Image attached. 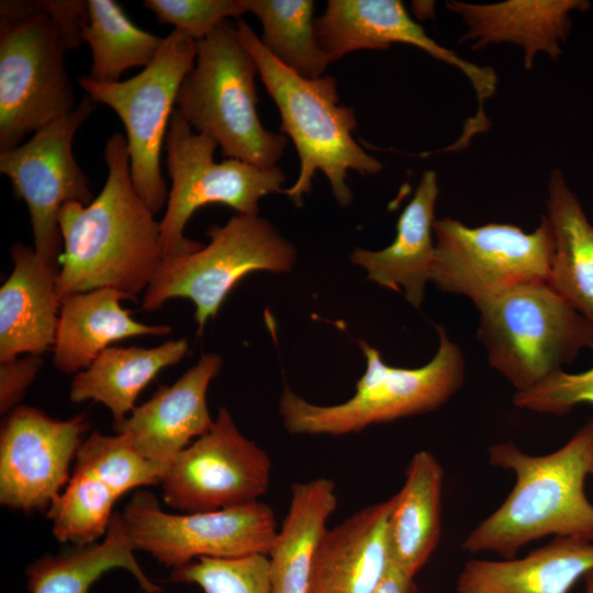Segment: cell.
I'll return each mask as SVG.
<instances>
[{
    "label": "cell",
    "mask_w": 593,
    "mask_h": 593,
    "mask_svg": "<svg viewBox=\"0 0 593 593\" xmlns=\"http://www.w3.org/2000/svg\"><path fill=\"white\" fill-rule=\"evenodd\" d=\"M107 181L88 205L65 203L58 213L63 254L56 278L60 302L101 288L145 292L159 268L160 226L135 190L125 136L107 141Z\"/></svg>",
    "instance_id": "obj_1"
},
{
    "label": "cell",
    "mask_w": 593,
    "mask_h": 593,
    "mask_svg": "<svg viewBox=\"0 0 593 593\" xmlns=\"http://www.w3.org/2000/svg\"><path fill=\"white\" fill-rule=\"evenodd\" d=\"M488 456L491 466L514 473L515 484L469 533L465 550L512 559L525 545L550 535L593 541V504L584 491L593 462V418L553 452L534 456L505 441L490 446Z\"/></svg>",
    "instance_id": "obj_2"
},
{
    "label": "cell",
    "mask_w": 593,
    "mask_h": 593,
    "mask_svg": "<svg viewBox=\"0 0 593 593\" xmlns=\"http://www.w3.org/2000/svg\"><path fill=\"white\" fill-rule=\"evenodd\" d=\"M240 42L254 57L261 80L278 107L280 132L293 141L300 158L296 181L282 190L296 205L311 191L317 170L327 178L332 193L342 208L353 200L346 183L347 172L363 176L382 170L380 160L354 139L357 120L353 108L340 104L334 77L305 79L278 61L243 20L236 24Z\"/></svg>",
    "instance_id": "obj_3"
},
{
    "label": "cell",
    "mask_w": 593,
    "mask_h": 593,
    "mask_svg": "<svg viewBox=\"0 0 593 593\" xmlns=\"http://www.w3.org/2000/svg\"><path fill=\"white\" fill-rule=\"evenodd\" d=\"M439 344L433 359L418 368L388 365L367 342L359 346L367 366L354 395L335 405L305 401L284 387L279 412L291 434L345 435L372 424L428 413L443 406L465 382V357L446 329L435 325Z\"/></svg>",
    "instance_id": "obj_4"
},
{
    "label": "cell",
    "mask_w": 593,
    "mask_h": 593,
    "mask_svg": "<svg viewBox=\"0 0 593 593\" xmlns=\"http://www.w3.org/2000/svg\"><path fill=\"white\" fill-rule=\"evenodd\" d=\"M197 58L177 96V111L227 158L264 169L277 167L286 135L261 124L256 105L258 66L228 21L197 41Z\"/></svg>",
    "instance_id": "obj_5"
},
{
    "label": "cell",
    "mask_w": 593,
    "mask_h": 593,
    "mask_svg": "<svg viewBox=\"0 0 593 593\" xmlns=\"http://www.w3.org/2000/svg\"><path fill=\"white\" fill-rule=\"evenodd\" d=\"M477 338L488 361L514 388L527 390L593 349V322L548 282H534L484 301Z\"/></svg>",
    "instance_id": "obj_6"
},
{
    "label": "cell",
    "mask_w": 593,
    "mask_h": 593,
    "mask_svg": "<svg viewBox=\"0 0 593 593\" xmlns=\"http://www.w3.org/2000/svg\"><path fill=\"white\" fill-rule=\"evenodd\" d=\"M66 51L38 1L0 2V152L77 107Z\"/></svg>",
    "instance_id": "obj_7"
},
{
    "label": "cell",
    "mask_w": 593,
    "mask_h": 593,
    "mask_svg": "<svg viewBox=\"0 0 593 593\" xmlns=\"http://www.w3.org/2000/svg\"><path fill=\"white\" fill-rule=\"evenodd\" d=\"M206 235V246L161 261L142 301V309L153 312L170 299H189L195 307L198 334L249 272H286L295 262L292 244L258 214L238 213L223 226L210 227Z\"/></svg>",
    "instance_id": "obj_8"
},
{
    "label": "cell",
    "mask_w": 593,
    "mask_h": 593,
    "mask_svg": "<svg viewBox=\"0 0 593 593\" xmlns=\"http://www.w3.org/2000/svg\"><path fill=\"white\" fill-rule=\"evenodd\" d=\"M217 143L193 133L175 109L166 139V167L171 180L166 211L159 222L163 260L189 255L203 244L183 236V230L200 208L225 204L239 214H258V202L269 193L282 192L286 175L281 168L264 169L227 158L214 160Z\"/></svg>",
    "instance_id": "obj_9"
},
{
    "label": "cell",
    "mask_w": 593,
    "mask_h": 593,
    "mask_svg": "<svg viewBox=\"0 0 593 593\" xmlns=\"http://www.w3.org/2000/svg\"><path fill=\"white\" fill-rule=\"evenodd\" d=\"M435 260L430 281L474 305L534 282H548L553 234L547 215L527 233L513 224L470 227L445 216L434 223Z\"/></svg>",
    "instance_id": "obj_10"
},
{
    "label": "cell",
    "mask_w": 593,
    "mask_h": 593,
    "mask_svg": "<svg viewBox=\"0 0 593 593\" xmlns=\"http://www.w3.org/2000/svg\"><path fill=\"white\" fill-rule=\"evenodd\" d=\"M197 52V41L175 29L164 37L153 61L136 76L109 83L88 76L78 80L86 94L110 107L124 124L133 184L154 213L167 203L160 154L174 103Z\"/></svg>",
    "instance_id": "obj_11"
},
{
    "label": "cell",
    "mask_w": 593,
    "mask_h": 593,
    "mask_svg": "<svg viewBox=\"0 0 593 593\" xmlns=\"http://www.w3.org/2000/svg\"><path fill=\"white\" fill-rule=\"evenodd\" d=\"M122 516L135 550L176 569L200 558L269 553L278 533L270 506L256 501L210 512L170 514L152 493L137 490Z\"/></svg>",
    "instance_id": "obj_12"
},
{
    "label": "cell",
    "mask_w": 593,
    "mask_h": 593,
    "mask_svg": "<svg viewBox=\"0 0 593 593\" xmlns=\"http://www.w3.org/2000/svg\"><path fill=\"white\" fill-rule=\"evenodd\" d=\"M94 109V101L85 94L72 112L20 146L0 152V172L10 179L14 197L27 205L34 250L57 269L63 254L60 208L70 201L88 205L94 199L72 153L74 137Z\"/></svg>",
    "instance_id": "obj_13"
},
{
    "label": "cell",
    "mask_w": 593,
    "mask_h": 593,
    "mask_svg": "<svg viewBox=\"0 0 593 593\" xmlns=\"http://www.w3.org/2000/svg\"><path fill=\"white\" fill-rule=\"evenodd\" d=\"M270 478L268 454L245 437L222 407L212 427L167 467L161 496L183 513L219 511L259 501Z\"/></svg>",
    "instance_id": "obj_14"
},
{
    "label": "cell",
    "mask_w": 593,
    "mask_h": 593,
    "mask_svg": "<svg viewBox=\"0 0 593 593\" xmlns=\"http://www.w3.org/2000/svg\"><path fill=\"white\" fill-rule=\"evenodd\" d=\"M88 429L86 414L68 419L19 405L0 429V502L23 512L44 511L64 490Z\"/></svg>",
    "instance_id": "obj_15"
},
{
    "label": "cell",
    "mask_w": 593,
    "mask_h": 593,
    "mask_svg": "<svg viewBox=\"0 0 593 593\" xmlns=\"http://www.w3.org/2000/svg\"><path fill=\"white\" fill-rule=\"evenodd\" d=\"M317 43L329 63L361 49H388L392 44L413 45L435 59L459 69L472 85L479 101L470 119L475 126L489 124L484 102L496 89L490 66H479L429 37L399 0H328L323 15L315 19Z\"/></svg>",
    "instance_id": "obj_16"
},
{
    "label": "cell",
    "mask_w": 593,
    "mask_h": 593,
    "mask_svg": "<svg viewBox=\"0 0 593 593\" xmlns=\"http://www.w3.org/2000/svg\"><path fill=\"white\" fill-rule=\"evenodd\" d=\"M222 358L204 354L175 383L160 385L145 403L113 423L134 449L165 469L191 443L213 425L206 402L210 382L221 369Z\"/></svg>",
    "instance_id": "obj_17"
},
{
    "label": "cell",
    "mask_w": 593,
    "mask_h": 593,
    "mask_svg": "<svg viewBox=\"0 0 593 593\" xmlns=\"http://www.w3.org/2000/svg\"><path fill=\"white\" fill-rule=\"evenodd\" d=\"M395 496L363 507L326 529L307 593H372L389 563V522Z\"/></svg>",
    "instance_id": "obj_18"
},
{
    "label": "cell",
    "mask_w": 593,
    "mask_h": 593,
    "mask_svg": "<svg viewBox=\"0 0 593 593\" xmlns=\"http://www.w3.org/2000/svg\"><path fill=\"white\" fill-rule=\"evenodd\" d=\"M10 253L12 271L0 288V362L53 348L61 304L58 269L21 243Z\"/></svg>",
    "instance_id": "obj_19"
},
{
    "label": "cell",
    "mask_w": 593,
    "mask_h": 593,
    "mask_svg": "<svg viewBox=\"0 0 593 593\" xmlns=\"http://www.w3.org/2000/svg\"><path fill=\"white\" fill-rule=\"evenodd\" d=\"M446 7L467 25L460 41L472 42V49L490 44L512 43L524 52V66L530 69L536 55L548 54L557 60L561 44L572 26L570 13L585 11V0H508L491 4L448 1Z\"/></svg>",
    "instance_id": "obj_20"
},
{
    "label": "cell",
    "mask_w": 593,
    "mask_h": 593,
    "mask_svg": "<svg viewBox=\"0 0 593 593\" xmlns=\"http://www.w3.org/2000/svg\"><path fill=\"white\" fill-rule=\"evenodd\" d=\"M438 194L437 175L426 170L399 216L393 242L381 250L356 248L350 256L351 262L362 267L370 280L394 291L403 289L404 296L415 307L423 302L434 266Z\"/></svg>",
    "instance_id": "obj_21"
},
{
    "label": "cell",
    "mask_w": 593,
    "mask_h": 593,
    "mask_svg": "<svg viewBox=\"0 0 593 593\" xmlns=\"http://www.w3.org/2000/svg\"><path fill=\"white\" fill-rule=\"evenodd\" d=\"M133 299L116 289L101 288L68 295L61 301L53 345L54 367L71 374L88 368L111 344L135 336H166L169 325L134 320L121 301Z\"/></svg>",
    "instance_id": "obj_22"
},
{
    "label": "cell",
    "mask_w": 593,
    "mask_h": 593,
    "mask_svg": "<svg viewBox=\"0 0 593 593\" xmlns=\"http://www.w3.org/2000/svg\"><path fill=\"white\" fill-rule=\"evenodd\" d=\"M593 570V541L557 537L523 558L468 560L457 593H569Z\"/></svg>",
    "instance_id": "obj_23"
},
{
    "label": "cell",
    "mask_w": 593,
    "mask_h": 593,
    "mask_svg": "<svg viewBox=\"0 0 593 593\" xmlns=\"http://www.w3.org/2000/svg\"><path fill=\"white\" fill-rule=\"evenodd\" d=\"M444 470L436 457L413 455L389 522L390 560L415 577L435 551L441 532Z\"/></svg>",
    "instance_id": "obj_24"
},
{
    "label": "cell",
    "mask_w": 593,
    "mask_h": 593,
    "mask_svg": "<svg viewBox=\"0 0 593 593\" xmlns=\"http://www.w3.org/2000/svg\"><path fill=\"white\" fill-rule=\"evenodd\" d=\"M188 350L186 338L154 347H109L74 376L69 400L102 403L111 411L114 423L120 422L132 413L139 393L156 376L181 361Z\"/></svg>",
    "instance_id": "obj_25"
},
{
    "label": "cell",
    "mask_w": 593,
    "mask_h": 593,
    "mask_svg": "<svg viewBox=\"0 0 593 593\" xmlns=\"http://www.w3.org/2000/svg\"><path fill=\"white\" fill-rule=\"evenodd\" d=\"M336 505L329 479L292 484L289 511L268 553L270 593H307L316 550Z\"/></svg>",
    "instance_id": "obj_26"
},
{
    "label": "cell",
    "mask_w": 593,
    "mask_h": 593,
    "mask_svg": "<svg viewBox=\"0 0 593 593\" xmlns=\"http://www.w3.org/2000/svg\"><path fill=\"white\" fill-rule=\"evenodd\" d=\"M547 211L555 243L548 283L593 322V225L559 170L550 174Z\"/></svg>",
    "instance_id": "obj_27"
},
{
    "label": "cell",
    "mask_w": 593,
    "mask_h": 593,
    "mask_svg": "<svg viewBox=\"0 0 593 593\" xmlns=\"http://www.w3.org/2000/svg\"><path fill=\"white\" fill-rule=\"evenodd\" d=\"M135 548L122 513L112 514L100 542L77 546L60 555H44L26 569L30 593H90L93 583L112 569L128 571L145 593H160L161 588L144 572L134 555Z\"/></svg>",
    "instance_id": "obj_28"
},
{
    "label": "cell",
    "mask_w": 593,
    "mask_h": 593,
    "mask_svg": "<svg viewBox=\"0 0 593 593\" xmlns=\"http://www.w3.org/2000/svg\"><path fill=\"white\" fill-rule=\"evenodd\" d=\"M158 37L136 26L113 0H88V21L82 42L91 51L88 77L97 82H116L131 68L147 67L161 44Z\"/></svg>",
    "instance_id": "obj_29"
},
{
    "label": "cell",
    "mask_w": 593,
    "mask_h": 593,
    "mask_svg": "<svg viewBox=\"0 0 593 593\" xmlns=\"http://www.w3.org/2000/svg\"><path fill=\"white\" fill-rule=\"evenodd\" d=\"M262 25L261 43L282 65L305 79L324 76L329 61L315 35L312 0H242Z\"/></svg>",
    "instance_id": "obj_30"
},
{
    "label": "cell",
    "mask_w": 593,
    "mask_h": 593,
    "mask_svg": "<svg viewBox=\"0 0 593 593\" xmlns=\"http://www.w3.org/2000/svg\"><path fill=\"white\" fill-rule=\"evenodd\" d=\"M120 496L97 477L72 469L64 490L47 508L56 539L86 546L104 537Z\"/></svg>",
    "instance_id": "obj_31"
},
{
    "label": "cell",
    "mask_w": 593,
    "mask_h": 593,
    "mask_svg": "<svg viewBox=\"0 0 593 593\" xmlns=\"http://www.w3.org/2000/svg\"><path fill=\"white\" fill-rule=\"evenodd\" d=\"M74 469L97 477L119 496L160 483L166 470L142 457L122 434L103 435L99 432L83 439Z\"/></svg>",
    "instance_id": "obj_32"
},
{
    "label": "cell",
    "mask_w": 593,
    "mask_h": 593,
    "mask_svg": "<svg viewBox=\"0 0 593 593\" xmlns=\"http://www.w3.org/2000/svg\"><path fill=\"white\" fill-rule=\"evenodd\" d=\"M160 24L174 25L195 41L211 34L227 18L246 13L242 0H145Z\"/></svg>",
    "instance_id": "obj_33"
},
{
    "label": "cell",
    "mask_w": 593,
    "mask_h": 593,
    "mask_svg": "<svg viewBox=\"0 0 593 593\" xmlns=\"http://www.w3.org/2000/svg\"><path fill=\"white\" fill-rule=\"evenodd\" d=\"M582 403L593 405V367L579 373L558 370L513 396L518 409L553 415L567 414Z\"/></svg>",
    "instance_id": "obj_34"
},
{
    "label": "cell",
    "mask_w": 593,
    "mask_h": 593,
    "mask_svg": "<svg viewBox=\"0 0 593 593\" xmlns=\"http://www.w3.org/2000/svg\"><path fill=\"white\" fill-rule=\"evenodd\" d=\"M43 366L42 356L23 355L0 362V412L8 414L19 406Z\"/></svg>",
    "instance_id": "obj_35"
},
{
    "label": "cell",
    "mask_w": 593,
    "mask_h": 593,
    "mask_svg": "<svg viewBox=\"0 0 593 593\" xmlns=\"http://www.w3.org/2000/svg\"><path fill=\"white\" fill-rule=\"evenodd\" d=\"M41 9L54 21L64 37L67 51L82 43V30L88 21V1L37 0Z\"/></svg>",
    "instance_id": "obj_36"
},
{
    "label": "cell",
    "mask_w": 593,
    "mask_h": 593,
    "mask_svg": "<svg viewBox=\"0 0 593 593\" xmlns=\"http://www.w3.org/2000/svg\"><path fill=\"white\" fill-rule=\"evenodd\" d=\"M414 578L390 560L382 580L372 593H417Z\"/></svg>",
    "instance_id": "obj_37"
},
{
    "label": "cell",
    "mask_w": 593,
    "mask_h": 593,
    "mask_svg": "<svg viewBox=\"0 0 593 593\" xmlns=\"http://www.w3.org/2000/svg\"><path fill=\"white\" fill-rule=\"evenodd\" d=\"M584 585H585V592L584 593H593V570L589 571L584 577Z\"/></svg>",
    "instance_id": "obj_38"
},
{
    "label": "cell",
    "mask_w": 593,
    "mask_h": 593,
    "mask_svg": "<svg viewBox=\"0 0 593 593\" xmlns=\"http://www.w3.org/2000/svg\"><path fill=\"white\" fill-rule=\"evenodd\" d=\"M590 474H593V462L591 465Z\"/></svg>",
    "instance_id": "obj_39"
}]
</instances>
